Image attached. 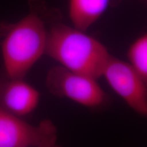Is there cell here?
<instances>
[{
  "label": "cell",
  "instance_id": "cell-1",
  "mask_svg": "<svg viewBox=\"0 0 147 147\" xmlns=\"http://www.w3.org/2000/svg\"><path fill=\"white\" fill-rule=\"evenodd\" d=\"M29 12L14 23L0 22V46L5 75L24 79L45 55L48 29L39 0H29Z\"/></svg>",
  "mask_w": 147,
  "mask_h": 147
},
{
  "label": "cell",
  "instance_id": "cell-2",
  "mask_svg": "<svg viewBox=\"0 0 147 147\" xmlns=\"http://www.w3.org/2000/svg\"><path fill=\"white\" fill-rule=\"evenodd\" d=\"M45 55L69 70L97 80L110 55L102 42L86 32L61 23L48 30Z\"/></svg>",
  "mask_w": 147,
  "mask_h": 147
},
{
  "label": "cell",
  "instance_id": "cell-3",
  "mask_svg": "<svg viewBox=\"0 0 147 147\" xmlns=\"http://www.w3.org/2000/svg\"><path fill=\"white\" fill-rule=\"evenodd\" d=\"M45 86L52 95L67 98L85 107H98L106 100V93L97 79L69 70L59 65L47 71Z\"/></svg>",
  "mask_w": 147,
  "mask_h": 147
},
{
  "label": "cell",
  "instance_id": "cell-4",
  "mask_svg": "<svg viewBox=\"0 0 147 147\" xmlns=\"http://www.w3.org/2000/svg\"><path fill=\"white\" fill-rule=\"evenodd\" d=\"M57 128L45 119L32 125L0 107V147H54Z\"/></svg>",
  "mask_w": 147,
  "mask_h": 147
},
{
  "label": "cell",
  "instance_id": "cell-5",
  "mask_svg": "<svg viewBox=\"0 0 147 147\" xmlns=\"http://www.w3.org/2000/svg\"><path fill=\"white\" fill-rule=\"evenodd\" d=\"M102 77L129 107L139 115H147V81L127 62L110 55Z\"/></svg>",
  "mask_w": 147,
  "mask_h": 147
},
{
  "label": "cell",
  "instance_id": "cell-6",
  "mask_svg": "<svg viewBox=\"0 0 147 147\" xmlns=\"http://www.w3.org/2000/svg\"><path fill=\"white\" fill-rule=\"evenodd\" d=\"M40 93L24 79L10 78L0 71V107L11 114L23 117L38 106Z\"/></svg>",
  "mask_w": 147,
  "mask_h": 147
},
{
  "label": "cell",
  "instance_id": "cell-7",
  "mask_svg": "<svg viewBox=\"0 0 147 147\" xmlns=\"http://www.w3.org/2000/svg\"><path fill=\"white\" fill-rule=\"evenodd\" d=\"M111 0H69V17L72 26L87 32L107 10Z\"/></svg>",
  "mask_w": 147,
  "mask_h": 147
},
{
  "label": "cell",
  "instance_id": "cell-8",
  "mask_svg": "<svg viewBox=\"0 0 147 147\" xmlns=\"http://www.w3.org/2000/svg\"><path fill=\"white\" fill-rule=\"evenodd\" d=\"M127 63L147 81V34H143L132 42L127 50Z\"/></svg>",
  "mask_w": 147,
  "mask_h": 147
},
{
  "label": "cell",
  "instance_id": "cell-9",
  "mask_svg": "<svg viewBox=\"0 0 147 147\" xmlns=\"http://www.w3.org/2000/svg\"><path fill=\"white\" fill-rule=\"evenodd\" d=\"M114 1H116V2H117V1H119V0H114ZM140 1H146V0H140Z\"/></svg>",
  "mask_w": 147,
  "mask_h": 147
},
{
  "label": "cell",
  "instance_id": "cell-10",
  "mask_svg": "<svg viewBox=\"0 0 147 147\" xmlns=\"http://www.w3.org/2000/svg\"><path fill=\"white\" fill-rule=\"evenodd\" d=\"M54 147H60V146H57V145H56V146H54Z\"/></svg>",
  "mask_w": 147,
  "mask_h": 147
}]
</instances>
